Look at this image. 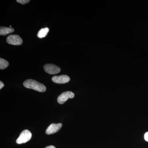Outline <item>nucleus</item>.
Listing matches in <instances>:
<instances>
[{"mask_svg":"<svg viewBox=\"0 0 148 148\" xmlns=\"http://www.w3.org/2000/svg\"><path fill=\"white\" fill-rule=\"evenodd\" d=\"M23 85L27 88L34 89L40 92H44L46 90V88L44 85L35 80H26L24 82Z\"/></svg>","mask_w":148,"mask_h":148,"instance_id":"obj_1","label":"nucleus"},{"mask_svg":"<svg viewBox=\"0 0 148 148\" xmlns=\"http://www.w3.org/2000/svg\"><path fill=\"white\" fill-rule=\"evenodd\" d=\"M32 138V134L28 130H25L21 132L19 137L16 140L18 144H21L28 142Z\"/></svg>","mask_w":148,"mask_h":148,"instance_id":"obj_2","label":"nucleus"},{"mask_svg":"<svg viewBox=\"0 0 148 148\" xmlns=\"http://www.w3.org/2000/svg\"><path fill=\"white\" fill-rule=\"evenodd\" d=\"M7 42L13 45H19L22 44L23 40L21 37L17 35H10L8 37Z\"/></svg>","mask_w":148,"mask_h":148,"instance_id":"obj_3","label":"nucleus"},{"mask_svg":"<svg viewBox=\"0 0 148 148\" xmlns=\"http://www.w3.org/2000/svg\"><path fill=\"white\" fill-rule=\"evenodd\" d=\"M45 71L50 75H55L60 73L61 69L60 67L53 64H47L44 66Z\"/></svg>","mask_w":148,"mask_h":148,"instance_id":"obj_4","label":"nucleus"},{"mask_svg":"<svg viewBox=\"0 0 148 148\" xmlns=\"http://www.w3.org/2000/svg\"><path fill=\"white\" fill-rule=\"evenodd\" d=\"M75 97V94L72 91H67L63 92L58 96L57 101L60 104L65 103L69 98H73Z\"/></svg>","mask_w":148,"mask_h":148,"instance_id":"obj_5","label":"nucleus"},{"mask_svg":"<svg viewBox=\"0 0 148 148\" xmlns=\"http://www.w3.org/2000/svg\"><path fill=\"white\" fill-rule=\"evenodd\" d=\"M62 126V123H58L57 124L52 123L48 127L46 130V133L47 135L54 134L58 132Z\"/></svg>","mask_w":148,"mask_h":148,"instance_id":"obj_6","label":"nucleus"},{"mask_svg":"<svg viewBox=\"0 0 148 148\" xmlns=\"http://www.w3.org/2000/svg\"><path fill=\"white\" fill-rule=\"evenodd\" d=\"M70 78L66 75H62L60 76H55L52 77V80L55 83L65 84L69 82L70 81Z\"/></svg>","mask_w":148,"mask_h":148,"instance_id":"obj_7","label":"nucleus"},{"mask_svg":"<svg viewBox=\"0 0 148 148\" xmlns=\"http://www.w3.org/2000/svg\"><path fill=\"white\" fill-rule=\"evenodd\" d=\"M14 29L10 27H2L0 28V35L1 36L6 35L13 33L14 32Z\"/></svg>","mask_w":148,"mask_h":148,"instance_id":"obj_8","label":"nucleus"},{"mask_svg":"<svg viewBox=\"0 0 148 148\" xmlns=\"http://www.w3.org/2000/svg\"><path fill=\"white\" fill-rule=\"evenodd\" d=\"M49 32V29L48 28L46 27V28H43L41 29L38 32L37 36L40 38H42L46 36Z\"/></svg>","mask_w":148,"mask_h":148,"instance_id":"obj_9","label":"nucleus"},{"mask_svg":"<svg viewBox=\"0 0 148 148\" xmlns=\"http://www.w3.org/2000/svg\"><path fill=\"white\" fill-rule=\"evenodd\" d=\"M9 66V62L5 59L1 58H0V69L3 70L6 69Z\"/></svg>","mask_w":148,"mask_h":148,"instance_id":"obj_10","label":"nucleus"},{"mask_svg":"<svg viewBox=\"0 0 148 148\" xmlns=\"http://www.w3.org/2000/svg\"><path fill=\"white\" fill-rule=\"evenodd\" d=\"M30 1L29 0H17L16 2L18 3H20L22 5L25 4Z\"/></svg>","mask_w":148,"mask_h":148,"instance_id":"obj_11","label":"nucleus"},{"mask_svg":"<svg viewBox=\"0 0 148 148\" xmlns=\"http://www.w3.org/2000/svg\"><path fill=\"white\" fill-rule=\"evenodd\" d=\"M144 138L146 141L148 142V132H146L144 135Z\"/></svg>","mask_w":148,"mask_h":148,"instance_id":"obj_12","label":"nucleus"},{"mask_svg":"<svg viewBox=\"0 0 148 148\" xmlns=\"http://www.w3.org/2000/svg\"><path fill=\"white\" fill-rule=\"evenodd\" d=\"M4 86V84L3 82L1 81L0 82V89H1Z\"/></svg>","mask_w":148,"mask_h":148,"instance_id":"obj_13","label":"nucleus"},{"mask_svg":"<svg viewBox=\"0 0 148 148\" xmlns=\"http://www.w3.org/2000/svg\"><path fill=\"white\" fill-rule=\"evenodd\" d=\"M45 148H56L54 146L52 145H50L49 146H47Z\"/></svg>","mask_w":148,"mask_h":148,"instance_id":"obj_14","label":"nucleus"},{"mask_svg":"<svg viewBox=\"0 0 148 148\" xmlns=\"http://www.w3.org/2000/svg\"><path fill=\"white\" fill-rule=\"evenodd\" d=\"M10 28H12V26L10 25Z\"/></svg>","mask_w":148,"mask_h":148,"instance_id":"obj_15","label":"nucleus"}]
</instances>
